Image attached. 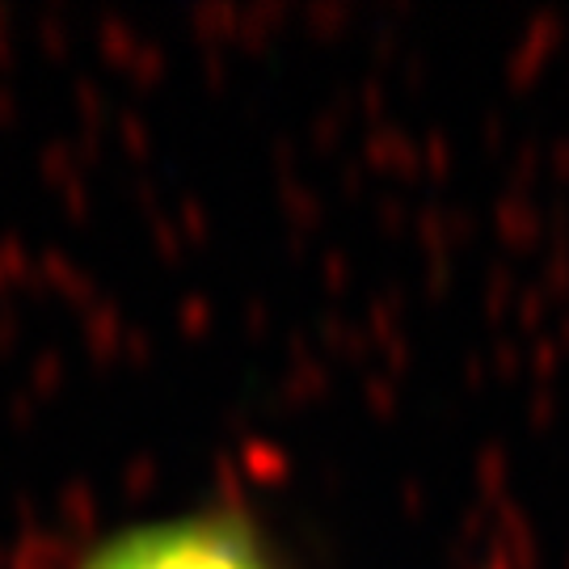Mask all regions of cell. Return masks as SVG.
Masks as SVG:
<instances>
[{"instance_id":"1","label":"cell","mask_w":569,"mask_h":569,"mask_svg":"<svg viewBox=\"0 0 569 569\" xmlns=\"http://www.w3.org/2000/svg\"><path fill=\"white\" fill-rule=\"evenodd\" d=\"M77 569H274L258 531L232 510L140 523L89 549Z\"/></svg>"}]
</instances>
